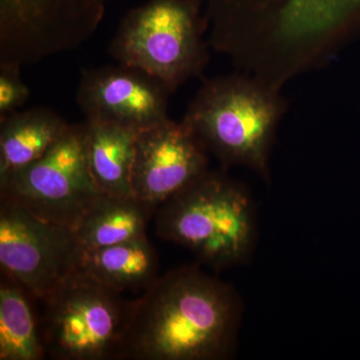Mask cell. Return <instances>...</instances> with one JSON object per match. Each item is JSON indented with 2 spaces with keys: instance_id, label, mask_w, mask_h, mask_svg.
<instances>
[{
  "instance_id": "1",
  "label": "cell",
  "mask_w": 360,
  "mask_h": 360,
  "mask_svg": "<svg viewBox=\"0 0 360 360\" xmlns=\"http://www.w3.org/2000/svg\"><path fill=\"white\" fill-rule=\"evenodd\" d=\"M243 311L236 290L198 265L170 270L132 300L116 359H231Z\"/></svg>"
},
{
  "instance_id": "2",
  "label": "cell",
  "mask_w": 360,
  "mask_h": 360,
  "mask_svg": "<svg viewBox=\"0 0 360 360\" xmlns=\"http://www.w3.org/2000/svg\"><path fill=\"white\" fill-rule=\"evenodd\" d=\"M155 231L214 270L245 264L257 246V213L248 188L207 170L156 210Z\"/></svg>"
},
{
  "instance_id": "3",
  "label": "cell",
  "mask_w": 360,
  "mask_h": 360,
  "mask_svg": "<svg viewBox=\"0 0 360 360\" xmlns=\"http://www.w3.org/2000/svg\"><path fill=\"white\" fill-rule=\"evenodd\" d=\"M285 103L260 80L231 75L206 80L184 120L224 167H245L269 180V156Z\"/></svg>"
},
{
  "instance_id": "4",
  "label": "cell",
  "mask_w": 360,
  "mask_h": 360,
  "mask_svg": "<svg viewBox=\"0 0 360 360\" xmlns=\"http://www.w3.org/2000/svg\"><path fill=\"white\" fill-rule=\"evenodd\" d=\"M108 53L174 94L200 77L210 60L198 0H148L134 7L118 25Z\"/></svg>"
},
{
  "instance_id": "5",
  "label": "cell",
  "mask_w": 360,
  "mask_h": 360,
  "mask_svg": "<svg viewBox=\"0 0 360 360\" xmlns=\"http://www.w3.org/2000/svg\"><path fill=\"white\" fill-rule=\"evenodd\" d=\"M40 333L58 360L116 359L132 300L79 269L44 302Z\"/></svg>"
},
{
  "instance_id": "6",
  "label": "cell",
  "mask_w": 360,
  "mask_h": 360,
  "mask_svg": "<svg viewBox=\"0 0 360 360\" xmlns=\"http://www.w3.org/2000/svg\"><path fill=\"white\" fill-rule=\"evenodd\" d=\"M101 194L87 160L85 122L68 125L41 158L0 180V198L73 231Z\"/></svg>"
},
{
  "instance_id": "7",
  "label": "cell",
  "mask_w": 360,
  "mask_h": 360,
  "mask_svg": "<svg viewBox=\"0 0 360 360\" xmlns=\"http://www.w3.org/2000/svg\"><path fill=\"white\" fill-rule=\"evenodd\" d=\"M111 0H0V65L22 68L82 46Z\"/></svg>"
},
{
  "instance_id": "8",
  "label": "cell",
  "mask_w": 360,
  "mask_h": 360,
  "mask_svg": "<svg viewBox=\"0 0 360 360\" xmlns=\"http://www.w3.org/2000/svg\"><path fill=\"white\" fill-rule=\"evenodd\" d=\"M84 255L72 229L0 198V266L35 300L44 302L82 269Z\"/></svg>"
},
{
  "instance_id": "9",
  "label": "cell",
  "mask_w": 360,
  "mask_h": 360,
  "mask_svg": "<svg viewBox=\"0 0 360 360\" xmlns=\"http://www.w3.org/2000/svg\"><path fill=\"white\" fill-rule=\"evenodd\" d=\"M208 151L184 120L142 130L135 143L132 194L153 213L208 168Z\"/></svg>"
},
{
  "instance_id": "10",
  "label": "cell",
  "mask_w": 360,
  "mask_h": 360,
  "mask_svg": "<svg viewBox=\"0 0 360 360\" xmlns=\"http://www.w3.org/2000/svg\"><path fill=\"white\" fill-rule=\"evenodd\" d=\"M170 94L165 85L143 71L117 63L84 70L77 103L86 120L141 132L169 120Z\"/></svg>"
},
{
  "instance_id": "11",
  "label": "cell",
  "mask_w": 360,
  "mask_h": 360,
  "mask_svg": "<svg viewBox=\"0 0 360 360\" xmlns=\"http://www.w3.org/2000/svg\"><path fill=\"white\" fill-rule=\"evenodd\" d=\"M68 125L47 108L18 110L0 118V180L41 158Z\"/></svg>"
},
{
  "instance_id": "12",
  "label": "cell",
  "mask_w": 360,
  "mask_h": 360,
  "mask_svg": "<svg viewBox=\"0 0 360 360\" xmlns=\"http://www.w3.org/2000/svg\"><path fill=\"white\" fill-rule=\"evenodd\" d=\"M84 122L87 160L99 191L118 198L134 196L132 172L139 132L113 123Z\"/></svg>"
},
{
  "instance_id": "13",
  "label": "cell",
  "mask_w": 360,
  "mask_h": 360,
  "mask_svg": "<svg viewBox=\"0 0 360 360\" xmlns=\"http://www.w3.org/2000/svg\"><path fill=\"white\" fill-rule=\"evenodd\" d=\"M82 269L98 283L122 292L146 288L158 278V253L148 236L84 251Z\"/></svg>"
},
{
  "instance_id": "14",
  "label": "cell",
  "mask_w": 360,
  "mask_h": 360,
  "mask_svg": "<svg viewBox=\"0 0 360 360\" xmlns=\"http://www.w3.org/2000/svg\"><path fill=\"white\" fill-rule=\"evenodd\" d=\"M153 215L134 196L103 193L84 213L75 232L84 251L97 250L146 236Z\"/></svg>"
},
{
  "instance_id": "15",
  "label": "cell",
  "mask_w": 360,
  "mask_h": 360,
  "mask_svg": "<svg viewBox=\"0 0 360 360\" xmlns=\"http://www.w3.org/2000/svg\"><path fill=\"white\" fill-rule=\"evenodd\" d=\"M25 288L6 276L0 285V360H41L46 352Z\"/></svg>"
},
{
  "instance_id": "16",
  "label": "cell",
  "mask_w": 360,
  "mask_h": 360,
  "mask_svg": "<svg viewBox=\"0 0 360 360\" xmlns=\"http://www.w3.org/2000/svg\"><path fill=\"white\" fill-rule=\"evenodd\" d=\"M20 68L0 65V118L20 110L30 99V89L20 77Z\"/></svg>"
}]
</instances>
